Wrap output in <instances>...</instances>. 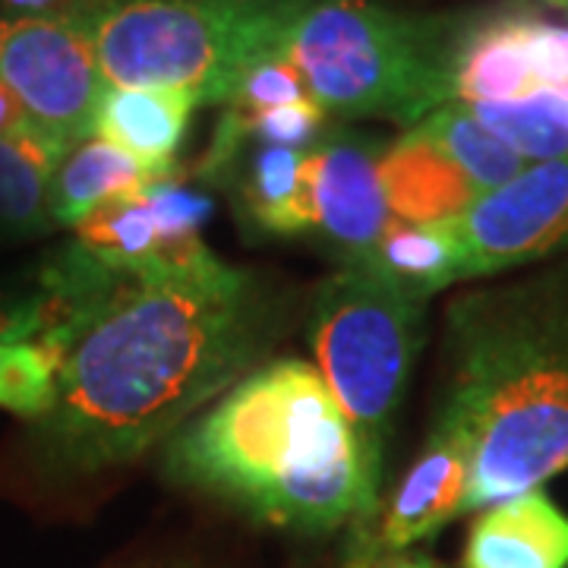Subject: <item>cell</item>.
<instances>
[{"mask_svg":"<svg viewBox=\"0 0 568 568\" xmlns=\"http://www.w3.org/2000/svg\"><path fill=\"white\" fill-rule=\"evenodd\" d=\"M291 313L282 284L205 244L130 275L63 351L36 458L63 477L133 465L263 366Z\"/></svg>","mask_w":568,"mask_h":568,"instance_id":"obj_1","label":"cell"},{"mask_svg":"<svg viewBox=\"0 0 568 568\" xmlns=\"http://www.w3.org/2000/svg\"><path fill=\"white\" fill-rule=\"evenodd\" d=\"M443 354L436 417L470 448L465 511L499 506L568 470V256L455 297Z\"/></svg>","mask_w":568,"mask_h":568,"instance_id":"obj_2","label":"cell"},{"mask_svg":"<svg viewBox=\"0 0 568 568\" xmlns=\"http://www.w3.org/2000/svg\"><path fill=\"white\" fill-rule=\"evenodd\" d=\"M164 474L260 525L306 534L364 528L383 496L320 369L256 366L164 446Z\"/></svg>","mask_w":568,"mask_h":568,"instance_id":"obj_3","label":"cell"},{"mask_svg":"<svg viewBox=\"0 0 568 568\" xmlns=\"http://www.w3.org/2000/svg\"><path fill=\"white\" fill-rule=\"evenodd\" d=\"M470 17L410 13L379 0H306L282 54L325 114L414 130L455 102V58Z\"/></svg>","mask_w":568,"mask_h":568,"instance_id":"obj_4","label":"cell"},{"mask_svg":"<svg viewBox=\"0 0 568 568\" xmlns=\"http://www.w3.org/2000/svg\"><path fill=\"white\" fill-rule=\"evenodd\" d=\"M306 0H80L104 85L186 89L227 104L250 67L284 51Z\"/></svg>","mask_w":568,"mask_h":568,"instance_id":"obj_5","label":"cell"},{"mask_svg":"<svg viewBox=\"0 0 568 568\" xmlns=\"http://www.w3.org/2000/svg\"><path fill=\"white\" fill-rule=\"evenodd\" d=\"M424 328L426 301L392 287L364 263L338 265L310 306L316 369L351 424L379 496L388 433L405 402Z\"/></svg>","mask_w":568,"mask_h":568,"instance_id":"obj_6","label":"cell"},{"mask_svg":"<svg viewBox=\"0 0 568 568\" xmlns=\"http://www.w3.org/2000/svg\"><path fill=\"white\" fill-rule=\"evenodd\" d=\"M0 82L20 99L29 121L67 145L92 136L104 77L73 10L0 17Z\"/></svg>","mask_w":568,"mask_h":568,"instance_id":"obj_7","label":"cell"},{"mask_svg":"<svg viewBox=\"0 0 568 568\" xmlns=\"http://www.w3.org/2000/svg\"><path fill=\"white\" fill-rule=\"evenodd\" d=\"M462 282L489 278L568 250V155L528 164L448 222Z\"/></svg>","mask_w":568,"mask_h":568,"instance_id":"obj_8","label":"cell"},{"mask_svg":"<svg viewBox=\"0 0 568 568\" xmlns=\"http://www.w3.org/2000/svg\"><path fill=\"white\" fill-rule=\"evenodd\" d=\"M470 487V448L455 426L436 417L420 455L379 503L364 528L351 534L347 568H383L433 537L465 511Z\"/></svg>","mask_w":568,"mask_h":568,"instance_id":"obj_9","label":"cell"},{"mask_svg":"<svg viewBox=\"0 0 568 568\" xmlns=\"http://www.w3.org/2000/svg\"><path fill=\"white\" fill-rule=\"evenodd\" d=\"M386 142L328 130L306 155L313 186V237L323 241L338 265L364 263L392 224L379 186Z\"/></svg>","mask_w":568,"mask_h":568,"instance_id":"obj_10","label":"cell"},{"mask_svg":"<svg viewBox=\"0 0 568 568\" xmlns=\"http://www.w3.org/2000/svg\"><path fill=\"white\" fill-rule=\"evenodd\" d=\"M114 287L118 275L73 241L41 265L32 282L0 284V342H39L63 357Z\"/></svg>","mask_w":568,"mask_h":568,"instance_id":"obj_11","label":"cell"},{"mask_svg":"<svg viewBox=\"0 0 568 568\" xmlns=\"http://www.w3.org/2000/svg\"><path fill=\"white\" fill-rule=\"evenodd\" d=\"M200 99L186 89H121L104 85L92 136L118 145L152 174H178V155Z\"/></svg>","mask_w":568,"mask_h":568,"instance_id":"obj_12","label":"cell"},{"mask_svg":"<svg viewBox=\"0 0 568 568\" xmlns=\"http://www.w3.org/2000/svg\"><path fill=\"white\" fill-rule=\"evenodd\" d=\"M465 568H568V515L544 489L484 508L467 534Z\"/></svg>","mask_w":568,"mask_h":568,"instance_id":"obj_13","label":"cell"},{"mask_svg":"<svg viewBox=\"0 0 568 568\" xmlns=\"http://www.w3.org/2000/svg\"><path fill=\"white\" fill-rule=\"evenodd\" d=\"M379 186L392 222H452L480 196L465 171L420 130H405L379 159Z\"/></svg>","mask_w":568,"mask_h":568,"instance_id":"obj_14","label":"cell"},{"mask_svg":"<svg viewBox=\"0 0 568 568\" xmlns=\"http://www.w3.org/2000/svg\"><path fill=\"white\" fill-rule=\"evenodd\" d=\"M528 7L474 13L455 58V102H515L540 92L521 36Z\"/></svg>","mask_w":568,"mask_h":568,"instance_id":"obj_15","label":"cell"},{"mask_svg":"<svg viewBox=\"0 0 568 568\" xmlns=\"http://www.w3.org/2000/svg\"><path fill=\"white\" fill-rule=\"evenodd\" d=\"M159 181H164L162 174L145 171L118 145L102 136H89L70 149L48 186V222L77 227L99 205L136 196Z\"/></svg>","mask_w":568,"mask_h":568,"instance_id":"obj_16","label":"cell"},{"mask_svg":"<svg viewBox=\"0 0 568 568\" xmlns=\"http://www.w3.org/2000/svg\"><path fill=\"white\" fill-rule=\"evenodd\" d=\"M73 145L26 121L0 136V227L13 234L48 231V186Z\"/></svg>","mask_w":568,"mask_h":568,"instance_id":"obj_17","label":"cell"},{"mask_svg":"<svg viewBox=\"0 0 568 568\" xmlns=\"http://www.w3.org/2000/svg\"><path fill=\"white\" fill-rule=\"evenodd\" d=\"M73 241L82 250H89L95 260H102L104 265H111L118 272H130V275L186 256L196 246H203L193 244L178 250L168 244L162 227H159V219L145 200V190L136 196L111 200V203L99 205L95 212H89L73 227Z\"/></svg>","mask_w":568,"mask_h":568,"instance_id":"obj_18","label":"cell"},{"mask_svg":"<svg viewBox=\"0 0 568 568\" xmlns=\"http://www.w3.org/2000/svg\"><path fill=\"white\" fill-rule=\"evenodd\" d=\"M383 282L410 297L429 301L448 284L462 282L458 244L448 222L402 224L392 222L364 260Z\"/></svg>","mask_w":568,"mask_h":568,"instance_id":"obj_19","label":"cell"},{"mask_svg":"<svg viewBox=\"0 0 568 568\" xmlns=\"http://www.w3.org/2000/svg\"><path fill=\"white\" fill-rule=\"evenodd\" d=\"M465 108L528 164L568 155V89H540L528 99Z\"/></svg>","mask_w":568,"mask_h":568,"instance_id":"obj_20","label":"cell"},{"mask_svg":"<svg viewBox=\"0 0 568 568\" xmlns=\"http://www.w3.org/2000/svg\"><path fill=\"white\" fill-rule=\"evenodd\" d=\"M414 130H420L426 140L436 142L480 190V196L508 183L511 178H518L528 168L521 155H515L506 142L496 140L487 126L458 102L433 111Z\"/></svg>","mask_w":568,"mask_h":568,"instance_id":"obj_21","label":"cell"},{"mask_svg":"<svg viewBox=\"0 0 568 568\" xmlns=\"http://www.w3.org/2000/svg\"><path fill=\"white\" fill-rule=\"evenodd\" d=\"M61 357L39 342H0V407L41 420L58 398Z\"/></svg>","mask_w":568,"mask_h":568,"instance_id":"obj_22","label":"cell"},{"mask_svg":"<svg viewBox=\"0 0 568 568\" xmlns=\"http://www.w3.org/2000/svg\"><path fill=\"white\" fill-rule=\"evenodd\" d=\"M145 200L152 205L164 241L171 246H193L203 244V227L215 212V200L181 181V174H171L164 181L152 183L145 190Z\"/></svg>","mask_w":568,"mask_h":568,"instance_id":"obj_23","label":"cell"},{"mask_svg":"<svg viewBox=\"0 0 568 568\" xmlns=\"http://www.w3.org/2000/svg\"><path fill=\"white\" fill-rule=\"evenodd\" d=\"M224 111H231V108H224ZM234 114L246 130V136L265 142V145L313 149L328 133V114L313 99L256 111V114H241V111H234Z\"/></svg>","mask_w":568,"mask_h":568,"instance_id":"obj_24","label":"cell"},{"mask_svg":"<svg viewBox=\"0 0 568 568\" xmlns=\"http://www.w3.org/2000/svg\"><path fill=\"white\" fill-rule=\"evenodd\" d=\"M304 99H313V95L306 89L301 70L284 54H275V58H265L246 70L224 108L241 111V114H256V111H268V108L304 102Z\"/></svg>","mask_w":568,"mask_h":568,"instance_id":"obj_25","label":"cell"},{"mask_svg":"<svg viewBox=\"0 0 568 568\" xmlns=\"http://www.w3.org/2000/svg\"><path fill=\"white\" fill-rule=\"evenodd\" d=\"M80 0H0V10L10 17H41V13H63L73 10Z\"/></svg>","mask_w":568,"mask_h":568,"instance_id":"obj_26","label":"cell"},{"mask_svg":"<svg viewBox=\"0 0 568 568\" xmlns=\"http://www.w3.org/2000/svg\"><path fill=\"white\" fill-rule=\"evenodd\" d=\"M26 121H29V118H26V111H22L20 99L0 82V136L10 133V130H17V126H22Z\"/></svg>","mask_w":568,"mask_h":568,"instance_id":"obj_27","label":"cell"},{"mask_svg":"<svg viewBox=\"0 0 568 568\" xmlns=\"http://www.w3.org/2000/svg\"><path fill=\"white\" fill-rule=\"evenodd\" d=\"M383 568H443V566L429 562V559H424V556H398V559H392V562H386Z\"/></svg>","mask_w":568,"mask_h":568,"instance_id":"obj_28","label":"cell"},{"mask_svg":"<svg viewBox=\"0 0 568 568\" xmlns=\"http://www.w3.org/2000/svg\"><path fill=\"white\" fill-rule=\"evenodd\" d=\"M547 3H549V7H556V10H562L568 0H547Z\"/></svg>","mask_w":568,"mask_h":568,"instance_id":"obj_29","label":"cell"},{"mask_svg":"<svg viewBox=\"0 0 568 568\" xmlns=\"http://www.w3.org/2000/svg\"><path fill=\"white\" fill-rule=\"evenodd\" d=\"M562 13H566V17H568V3H566V7H562Z\"/></svg>","mask_w":568,"mask_h":568,"instance_id":"obj_30","label":"cell"}]
</instances>
